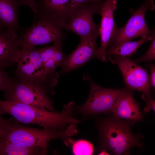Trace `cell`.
I'll return each mask as SVG.
<instances>
[{"label": "cell", "instance_id": "obj_1", "mask_svg": "<svg viewBox=\"0 0 155 155\" xmlns=\"http://www.w3.org/2000/svg\"><path fill=\"white\" fill-rule=\"evenodd\" d=\"M75 111V104L72 101L64 105L62 112L59 113L41 107L0 100V113L3 115H10L21 123L37 125L44 128H54L62 131L65 130L63 129H67L66 127L69 124L80 123V121L73 116Z\"/></svg>", "mask_w": 155, "mask_h": 155}, {"label": "cell", "instance_id": "obj_2", "mask_svg": "<svg viewBox=\"0 0 155 155\" xmlns=\"http://www.w3.org/2000/svg\"><path fill=\"white\" fill-rule=\"evenodd\" d=\"M77 133L76 127L73 124L62 131L54 128L26 127L16 121L5 119L0 130V139L21 146H38L47 150L49 143L52 140L61 138L65 142Z\"/></svg>", "mask_w": 155, "mask_h": 155}, {"label": "cell", "instance_id": "obj_3", "mask_svg": "<svg viewBox=\"0 0 155 155\" xmlns=\"http://www.w3.org/2000/svg\"><path fill=\"white\" fill-rule=\"evenodd\" d=\"M134 123L118 118L113 115L98 119L97 126L100 151L108 150L114 155L127 154L131 147L142 148L137 135L131 131Z\"/></svg>", "mask_w": 155, "mask_h": 155}, {"label": "cell", "instance_id": "obj_4", "mask_svg": "<svg viewBox=\"0 0 155 155\" xmlns=\"http://www.w3.org/2000/svg\"><path fill=\"white\" fill-rule=\"evenodd\" d=\"M34 14L31 26L21 30L22 32L18 38L21 48L31 49L38 45L62 41L65 21L39 10Z\"/></svg>", "mask_w": 155, "mask_h": 155}, {"label": "cell", "instance_id": "obj_5", "mask_svg": "<svg viewBox=\"0 0 155 155\" xmlns=\"http://www.w3.org/2000/svg\"><path fill=\"white\" fill-rule=\"evenodd\" d=\"M15 76L39 86L49 94H54V88L59 76L56 71L46 72L40 58L38 49H21L16 63Z\"/></svg>", "mask_w": 155, "mask_h": 155}, {"label": "cell", "instance_id": "obj_6", "mask_svg": "<svg viewBox=\"0 0 155 155\" xmlns=\"http://www.w3.org/2000/svg\"><path fill=\"white\" fill-rule=\"evenodd\" d=\"M4 93L5 101L41 107L53 112H57L46 90L15 76H10L8 88Z\"/></svg>", "mask_w": 155, "mask_h": 155}, {"label": "cell", "instance_id": "obj_7", "mask_svg": "<svg viewBox=\"0 0 155 155\" xmlns=\"http://www.w3.org/2000/svg\"><path fill=\"white\" fill-rule=\"evenodd\" d=\"M153 0H145L138 8L131 9L132 14L126 23L119 28L115 26L111 36L109 48L116 47L122 43L139 37L148 36L152 33L145 22V16L148 10L154 8Z\"/></svg>", "mask_w": 155, "mask_h": 155}, {"label": "cell", "instance_id": "obj_8", "mask_svg": "<svg viewBox=\"0 0 155 155\" xmlns=\"http://www.w3.org/2000/svg\"><path fill=\"white\" fill-rule=\"evenodd\" d=\"M88 77L90 86L89 96L84 104L80 106H76V113L81 114L84 117L112 113L114 104L123 88H104L98 85Z\"/></svg>", "mask_w": 155, "mask_h": 155}, {"label": "cell", "instance_id": "obj_9", "mask_svg": "<svg viewBox=\"0 0 155 155\" xmlns=\"http://www.w3.org/2000/svg\"><path fill=\"white\" fill-rule=\"evenodd\" d=\"M109 59L113 64H117L123 76L126 87L131 90L143 93L144 100L152 98L151 85L147 71L127 57L111 55Z\"/></svg>", "mask_w": 155, "mask_h": 155}, {"label": "cell", "instance_id": "obj_10", "mask_svg": "<svg viewBox=\"0 0 155 155\" xmlns=\"http://www.w3.org/2000/svg\"><path fill=\"white\" fill-rule=\"evenodd\" d=\"M101 4L91 3L80 5L75 11L64 28L74 32L81 38L99 35L100 27L93 22L95 13L100 14Z\"/></svg>", "mask_w": 155, "mask_h": 155}, {"label": "cell", "instance_id": "obj_11", "mask_svg": "<svg viewBox=\"0 0 155 155\" xmlns=\"http://www.w3.org/2000/svg\"><path fill=\"white\" fill-rule=\"evenodd\" d=\"M97 36L81 38L80 44L71 54L66 56L61 66V72H67L83 66L90 59L97 58L98 47L96 45Z\"/></svg>", "mask_w": 155, "mask_h": 155}, {"label": "cell", "instance_id": "obj_12", "mask_svg": "<svg viewBox=\"0 0 155 155\" xmlns=\"http://www.w3.org/2000/svg\"><path fill=\"white\" fill-rule=\"evenodd\" d=\"M118 0H106L101 4L100 14L102 15L99 35L101 45L98 48V59L106 62V54L115 24L113 13L117 8Z\"/></svg>", "mask_w": 155, "mask_h": 155}, {"label": "cell", "instance_id": "obj_13", "mask_svg": "<svg viewBox=\"0 0 155 155\" xmlns=\"http://www.w3.org/2000/svg\"><path fill=\"white\" fill-rule=\"evenodd\" d=\"M112 113L118 118L135 124L144 120L139 104L133 98V90L127 87L123 88L118 96Z\"/></svg>", "mask_w": 155, "mask_h": 155}, {"label": "cell", "instance_id": "obj_14", "mask_svg": "<svg viewBox=\"0 0 155 155\" xmlns=\"http://www.w3.org/2000/svg\"><path fill=\"white\" fill-rule=\"evenodd\" d=\"M21 48L17 35L0 24V68L16 64Z\"/></svg>", "mask_w": 155, "mask_h": 155}, {"label": "cell", "instance_id": "obj_15", "mask_svg": "<svg viewBox=\"0 0 155 155\" xmlns=\"http://www.w3.org/2000/svg\"><path fill=\"white\" fill-rule=\"evenodd\" d=\"M28 5L26 0H0V24L17 35L22 29L18 22L19 9L21 5Z\"/></svg>", "mask_w": 155, "mask_h": 155}, {"label": "cell", "instance_id": "obj_16", "mask_svg": "<svg viewBox=\"0 0 155 155\" xmlns=\"http://www.w3.org/2000/svg\"><path fill=\"white\" fill-rule=\"evenodd\" d=\"M37 4V10L54 14L65 21L70 20L81 5L73 0H39Z\"/></svg>", "mask_w": 155, "mask_h": 155}, {"label": "cell", "instance_id": "obj_17", "mask_svg": "<svg viewBox=\"0 0 155 155\" xmlns=\"http://www.w3.org/2000/svg\"><path fill=\"white\" fill-rule=\"evenodd\" d=\"M47 154V150L40 147L21 146L0 139V155H40Z\"/></svg>", "mask_w": 155, "mask_h": 155}, {"label": "cell", "instance_id": "obj_18", "mask_svg": "<svg viewBox=\"0 0 155 155\" xmlns=\"http://www.w3.org/2000/svg\"><path fill=\"white\" fill-rule=\"evenodd\" d=\"M151 35L144 36L139 40L126 41L118 46L107 50L106 57L111 55H118L123 57L131 56L136 52L138 49L144 43L151 39Z\"/></svg>", "mask_w": 155, "mask_h": 155}, {"label": "cell", "instance_id": "obj_19", "mask_svg": "<svg viewBox=\"0 0 155 155\" xmlns=\"http://www.w3.org/2000/svg\"><path fill=\"white\" fill-rule=\"evenodd\" d=\"M70 142L72 144V151L75 155H91L93 154L94 146L87 140H80L73 142L71 140Z\"/></svg>", "mask_w": 155, "mask_h": 155}, {"label": "cell", "instance_id": "obj_20", "mask_svg": "<svg viewBox=\"0 0 155 155\" xmlns=\"http://www.w3.org/2000/svg\"><path fill=\"white\" fill-rule=\"evenodd\" d=\"M62 46V41H58L54 42V44L51 46L38 49L40 58L43 64L51 58L56 51Z\"/></svg>", "mask_w": 155, "mask_h": 155}, {"label": "cell", "instance_id": "obj_21", "mask_svg": "<svg viewBox=\"0 0 155 155\" xmlns=\"http://www.w3.org/2000/svg\"><path fill=\"white\" fill-rule=\"evenodd\" d=\"M151 39L150 40L151 44L146 53L140 58L134 60L133 61L136 63L142 62H150L155 59V33L154 28L152 30Z\"/></svg>", "mask_w": 155, "mask_h": 155}, {"label": "cell", "instance_id": "obj_22", "mask_svg": "<svg viewBox=\"0 0 155 155\" xmlns=\"http://www.w3.org/2000/svg\"><path fill=\"white\" fill-rule=\"evenodd\" d=\"M10 78L7 72L0 68V91L5 92L7 90L9 85Z\"/></svg>", "mask_w": 155, "mask_h": 155}, {"label": "cell", "instance_id": "obj_23", "mask_svg": "<svg viewBox=\"0 0 155 155\" xmlns=\"http://www.w3.org/2000/svg\"><path fill=\"white\" fill-rule=\"evenodd\" d=\"M66 57V56L63 53L62 46L56 51L51 58L57 63L59 66L61 67L64 63Z\"/></svg>", "mask_w": 155, "mask_h": 155}, {"label": "cell", "instance_id": "obj_24", "mask_svg": "<svg viewBox=\"0 0 155 155\" xmlns=\"http://www.w3.org/2000/svg\"><path fill=\"white\" fill-rule=\"evenodd\" d=\"M43 64L45 71L47 73L54 72L59 67L58 63L52 58L47 60Z\"/></svg>", "mask_w": 155, "mask_h": 155}, {"label": "cell", "instance_id": "obj_25", "mask_svg": "<svg viewBox=\"0 0 155 155\" xmlns=\"http://www.w3.org/2000/svg\"><path fill=\"white\" fill-rule=\"evenodd\" d=\"M146 103V107L144 108V111L147 113L152 109L155 112V101L152 98L145 100Z\"/></svg>", "mask_w": 155, "mask_h": 155}, {"label": "cell", "instance_id": "obj_26", "mask_svg": "<svg viewBox=\"0 0 155 155\" xmlns=\"http://www.w3.org/2000/svg\"><path fill=\"white\" fill-rule=\"evenodd\" d=\"M150 74L149 77L151 86L154 88H155V66L151 63L150 67Z\"/></svg>", "mask_w": 155, "mask_h": 155}, {"label": "cell", "instance_id": "obj_27", "mask_svg": "<svg viewBox=\"0 0 155 155\" xmlns=\"http://www.w3.org/2000/svg\"><path fill=\"white\" fill-rule=\"evenodd\" d=\"M28 3V7L30 8L34 12V14L36 13L37 10V0H26Z\"/></svg>", "mask_w": 155, "mask_h": 155}, {"label": "cell", "instance_id": "obj_28", "mask_svg": "<svg viewBox=\"0 0 155 155\" xmlns=\"http://www.w3.org/2000/svg\"><path fill=\"white\" fill-rule=\"evenodd\" d=\"M77 3L82 5L86 3H97L101 0H73Z\"/></svg>", "mask_w": 155, "mask_h": 155}, {"label": "cell", "instance_id": "obj_29", "mask_svg": "<svg viewBox=\"0 0 155 155\" xmlns=\"http://www.w3.org/2000/svg\"><path fill=\"white\" fill-rule=\"evenodd\" d=\"M3 114L0 113V130L5 118L3 116Z\"/></svg>", "mask_w": 155, "mask_h": 155}, {"label": "cell", "instance_id": "obj_30", "mask_svg": "<svg viewBox=\"0 0 155 155\" xmlns=\"http://www.w3.org/2000/svg\"><path fill=\"white\" fill-rule=\"evenodd\" d=\"M99 155H109V153H108L106 151L104 150H102L101 151V152L99 154Z\"/></svg>", "mask_w": 155, "mask_h": 155}]
</instances>
